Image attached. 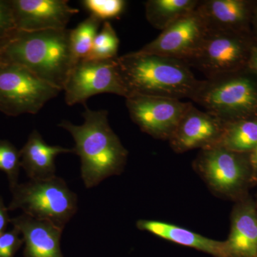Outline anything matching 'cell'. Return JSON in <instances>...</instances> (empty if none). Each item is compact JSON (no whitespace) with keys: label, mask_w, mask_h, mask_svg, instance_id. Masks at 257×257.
Segmentation results:
<instances>
[{"label":"cell","mask_w":257,"mask_h":257,"mask_svg":"<svg viewBox=\"0 0 257 257\" xmlns=\"http://www.w3.org/2000/svg\"><path fill=\"white\" fill-rule=\"evenodd\" d=\"M82 116V124L64 120L58 126L73 138L72 151L80 158L81 177L86 188L90 189L108 177L121 175L128 153L111 128L107 111L91 110L85 106Z\"/></svg>","instance_id":"obj_1"},{"label":"cell","mask_w":257,"mask_h":257,"mask_svg":"<svg viewBox=\"0 0 257 257\" xmlns=\"http://www.w3.org/2000/svg\"><path fill=\"white\" fill-rule=\"evenodd\" d=\"M71 30H18L0 47V59L28 69L39 78L63 90L74 60Z\"/></svg>","instance_id":"obj_2"},{"label":"cell","mask_w":257,"mask_h":257,"mask_svg":"<svg viewBox=\"0 0 257 257\" xmlns=\"http://www.w3.org/2000/svg\"><path fill=\"white\" fill-rule=\"evenodd\" d=\"M117 62L128 96L191 99L202 81L185 62L175 59L137 51L118 57Z\"/></svg>","instance_id":"obj_3"},{"label":"cell","mask_w":257,"mask_h":257,"mask_svg":"<svg viewBox=\"0 0 257 257\" xmlns=\"http://www.w3.org/2000/svg\"><path fill=\"white\" fill-rule=\"evenodd\" d=\"M191 100L225 122L256 118L257 82L237 72L206 79Z\"/></svg>","instance_id":"obj_4"},{"label":"cell","mask_w":257,"mask_h":257,"mask_svg":"<svg viewBox=\"0 0 257 257\" xmlns=\"http://www.w3.org/2000/svg\"><path fill=\"white\" fill-rule=\"evenodd\" d=\"M12 189L13 199L10 209H22L27 215L50 221L63 229L78 210L77 194L57 175L30 179Z\"/></svg>","instance_id":"obj_5"},{"label":"cell","mask_w":257,"mask_h":257,"mask_svg":"<svg viewBox=\"0 0 257 257\" xmlns=\"http://www.w3.org/2000/svg\"><path fill=\"white\" fill-rule=\"evenodd\" d=\"M60 92L28 69L0 61V111L5 114H37Z\"/></svg>","instance_id":"obj_6"},{"label":"cell","mask_w":257,"mask_h":257,"mask_svg":"<svg viewBox=\"0 0 257 257\" xmlns=\"http://www.w3.org/2000/svg\"><path fill=\"white\" fill-rule=\"evenodd\" d=\"M193 166L211 192L220 197L239 198L251 184L247 154L236 153L221 147H209L200 150Z\"/></svg>","instance_id":"obj_7"},{"label":"cell","mask_w":257,"mask_h":257,"mask_svg":"<svg viewBox=\"0 0 257 257\" xmlns=\"http://www.w3.org/2000/svg\"><path fill=\"white\" fill-rule=\"evenodd\" d=\"M117 58H86L77 61L64 87L66 103L69 106L79 103L84 104L91 96L103 93L116 94L125 99L128 97Z\"/></svg>","instance_id":"obj_8"},{"label":"cell","mask_w":257,"mask_h":257,"mask_svg":"<svg viewBox=\"0 0 257 257\" xmlns=\"http://www.w3.org/2000/svg\"><path fill=\"white\" fill-rule=\"evenodd\" d=\"M252 46L240 33L209 30L200 50L188 66H192L207 79L238 72L247 66Z\"/></svg>","instance_id":"obj_9"},{"label":"cell","mask_w":257,"mask_h":257,"mask_svg":"<svg viewBox=\"0 0 257 257\" xmlns=\"http://www.w3.org/2000/svg\"><path fill=\"white\" fill-rule=\"evenodd\" d=\"M192 102L162 96L134 95L126 98L133 122L152 138L169 141Z\"/></svg>","instance_id":"obj_10"},{"label":"cell","mask_w":257,"mask_h":257,"mask_svg":"<svg viewBox=\"0 0 257 257\" xmlns=\"http://www.w3.org/2000/svg\"><path fill=\"white\" fill-rule=\"evenodd\" d=\"M209 30L196 9L166 28L155 40L138 51L183 61L187 64L200 50Z\"/></svg>","instance_id":"obj_11"},{"label":"cell","mask_w":257,"mask_h":257,"mask_svg":"<svg viewBox=\"0 0 257 257\" xmlns=\"http://www.w3.org/2000/svg\"><path fill=\"white\" fill-rule=\"evenodd\" d=\"M224 126V121L207 111L199 110L192 103L169 143L173 151L178 154L215 147Z\"/></svg>","instance_id":"obj_12"},{"label":"cell","mask_w":257,"mask_h":257,"mask_svg":"<svg viewBox=\"0 0 257 257\" xmlns=\"http://www.w3.org/2000/svg\"><path fill=\"white\" fill-rule=\"evenodd\" d=\"M17 28L20 31L64 30L79 10L67 0H10Z\"/></svg>","instance_id":"obj_13"},{"label":"cell","mask_w":257,"mask_h":257,"mask_svg":"<svg viewBox=\"0 0 257 257\" xmlns=\"http://www.w3.org/2000/svg\"><path fill=\"white\" fill-rule=\"evenodd\" d=\"M11 222L23 235L25 257H64L61 248L62 228L25 214L12 219Z\"/></svg>","instance_id":"obj_14"},{"label":"cell","mask_w":257,"mask_h":257,"mask_svg":"<svg viewBox=\"0 0 257 257\" xmlns=\"http://www.w3.org/2000/svg\"><path fill=\"white\" fill-rule=\"evenodd\" d=\"M225 242L230 257H257V210L251 199H243L235 207Z\"/></svg>","instance_id":"obj_15"},{"label":"cell","mask_w":257,"mask_h":257,"mask_svg":"<svg viewBox=\"0 0 257 257\" xmlns=\"http://www.w3.org/2000/svg\"><path fill=\"white\" fill-rule=\"evenodd\" d=\"M137 228L167 241L188 246L214 257H230L226 242L209 239L177 225L150 219H140Z\"/></svg>","instance_id":"obj_16"},{"label":"cell","mask_w":257,"mask_h":257,"mask_svg":"<svg viewBox=\"0 0 257 257\" xmlns=\"http://www.w3.org/2000/svg\"><path fill=\"white\" fill-rule=\"evenodd\" d=\"M197 10L214 31L240 33L250 15L249 3L243 0H203Z\"/></svg>","instance_id":"obj_17"},{"label":"cell","mask_w":257,"mask_h":257,"mask_svg":"<svg viewBox=\"0 0 257 257\" xmlns=\"http://www.w3.org/2000/svg\"><path fill=\"white\" fill-rule=\"evenodd\" d=\"M72 149L47 145L37 130H33L20 154L21 167L30 179H43L55 176V158L71 153Z\"/></svg>","instance_id":"obj_18"},{"label":"cell","mask_w":257,"mask_h":257,"mask_svg":"<svg viewBox=\"0 0 257 257\" xmlns=\"http://www.w3.org/2000/svg\"><path fill=\"white\" fill-rule=\"evenodd\" d=\"M199 0H148L145 16L153 28L163 31L179 19L197 9Z\"/></svg>","instance_id":"obj_19"},{"label":"cell","mask_w":257,"mask_h":257,"mask_svg":"<svg viewBox=\"0 0 257 257\" xmlns=\"http://www.w3.org/2000/svg\"><path fill=\"white\" fill-rule=\"evenodd\" d=\"M256 145L257 117L224 121L222 135L215 147L248 155Z\"/></svg>","instance_id":"obj_20"},{"label":"cell","mask_w":257,"mask_h":257,"mask_svg":"<svg viewBox=\"0 0 257 257\" xmlns=\"http://www.w3.org/2000/svg\"><path fill=\"white\" fill-rule=\"evenodd\" d=\"M101 23L100 20L89 15L77 28L71 30V48L76 62L87 58L90 54Z\"/></svg>","instance_id":"obj_21"},{"label":"cell","mask_w":257,"mask_h":257,"mask_svg":"<svg viewBox=\"0 0 257 257\" xmlns=\"http://www.w3.org/2000/svg\"><path fill=\"white\" fill-rule=\"evenodd\" d=\"M119 45V38L111 23L109 21L104 22L102 29L94 38L92 50L87 58L92 60L117 58Z\"/></svg>","instance_id":"obj_22"},{"label":"cell","mask_w":257,"mask_h":257,"mask_svg":"<svg viewBox=\"0 0 257 257\" xmlns=\"http://www.w3.org/2000/svg\"><path fill=\"white\" fill-rule=\"evenodd\" d=\"M82 6L90 15L102 21L119 18L126 8L124 0H83Z\"/></svg>","instance_id":"obj_23"},{"label":"cell","mask_w":257,"mask_h":257,"mask_svg":"<svg viewBox=\"0 0 257 257\" xmlns=\"http://www.w3.org/2000/svg\"><path fill=\"white\" fill-rule=\"evenodd\" d=\"M20 167V152L9 142L0 140V170L8 175L12 188L18 184Z\"/></svg>","instance_id":"obj_24"},{"label":"cell","mask_w":257,"mask_h":257,"mask_svg":"<svg viewBox=\"0 0 257 257\" xmlns=\"http://www.w3.org/2000/svg\"><path fill=\"white\" fill-rule=\"evenodd\" d=\"M18 30L10 0H0V47Z\"/></svg>","instance_id":"obj_25"},{"label":"cell","mask_w":257,"mask_h":257,"mask_svg":"<svg viewBox=\"0 0 257 257\" xmlns=\"http://www.w3.org/2000/svg\"><path fill=\"white\" fill-rule=\"evenodd\" d=\"M20 234L19 230L15 227L12 231L0 234V257H15L24 243Z\"/></svg>","instance_id":"obj_26"},{"label":"cell","mask_w":257,"mask_h":257,"mask_svg":"<svg viewBox=\"0 0 257 257\" xmlns=\"http://www.w3.org/2000/svg\"><path fill=\"white\" fill-rule=\"evenodd\" d=\"M248 161L251 170V183L257 182V145L248 154Z\"/></svg>","instance_id":"obj_27"},{"label":"cell","mask_w":257,"mask_h":257,"mask_svg":"<svg viewBox=\"0 0 257 257\" xmlns=\"http://www.w3.org/2000/svg\"><path fill=\"white\" fill-rule=\"evenodd\" d=\"M11 221L8 216V211L3 203V199L0 197V234L5 232L8 223Z\"/></svg>","instance_id":"obj_28"},{"label":"cell","mask_w":257,"mask_h":257,"mask_svg":"<svg viewBox=\"0 0 257 257\" xmlns=\"http://www.w3.org/2000/svg\"><path fill=\"white\" fill-rule=\"evenodd\" d=\"M248 67L257 76V46H253L248 61Z\"/></svg>","instance_id":"obj_29"},{"label":"cell","mask_w":257,"mask_h":257,"mask_svg":"<svg viewBox=\"0 0 257 257\" xmlns=\"http://www.w3.org/2000/svg\"><path fill=\"white\" fill-rule=\"evenodd\" d=\"M256 23H257V8H256Z\"/></svg>","instance_id":"obj_30"},{"label":"cell","mask_w":257,"mask_h":257,"mask_svg":"<svg viewBox=\"0 0 257 257\" xmlns=\"http://www.w3.org/2000/svg\"><path fill=\"white\" fill-rule=\"evenodd\" d=\"M0 61H1V59H0Z\"/></svg>","instance_id":"obj_31"}]
</instances>
